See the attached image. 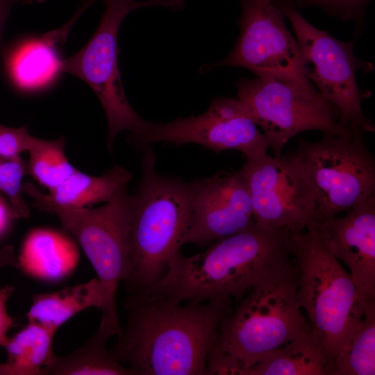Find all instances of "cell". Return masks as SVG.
I'll return each instance as SVG.
<instances>
[{
  "instance_id": "6da1fadb",
  "label": "cell",
  "mask_w": 375,
  "mask_h": 375,
  "mask_svg": "<svg viewBox=\"0 0 375 375\" xmlns=\"http://www.w3.org/2000/svg\"><path fill=\"white\" fill-rule=\"evenodd\" d=\"M124 329L110 350L136 375H206L207 358L233 299L177 302L153 289L128 293Z\"/></svg>"
},
{
  "instance_id": "7a4b0ae2",
  "label": "cell",
  "mask_w": 375,
  "mask_h": 375,
  "mask_svg": "<svg viewBox=\"0 0 375 375\" xmlns=\"http://www.w3.org/2000/svg\"><path fill=\"white\" fill-rule=\"evenodd\" d=\"M292 232L255 224L190 256L177 254L151 289L177 302L240 301L250 290L294 263Z\"/></svg>"
},
{
  "instance_id": "3957f363",
  "label": "cell",
  "mask_w": 375,
  "mask_h": 375,
  "mask_svg": "<svg viewBox=\"0 0 375 375\" xmlns=\"http://www.w3.org/2000/svg\"><path fill=\"white\" fill-rule=\"evenodd\" d=\"M142 177L130 222V268L123 281L128 293L153 288L166 274L190 222L188 182L157 173L151 146L144 149Z\"/></svg>"
},
{
  "instance_id": "277c9868",
  "label": "cell",
  "mask_w": 375,
  "mask_h": 375,
  "mask_svg": "<svg viewBox=\"0 0 375 375\" xmlns=\"http://www.w3.org/2000/svg\"><path fill=\"white\" fill-rule=\"evenodd\" d=\"M295 262L257 285L221 324L210 352L220 355L232 375L245 372L265 353L299 337L310 328L297 295Z\"/></svg>"
},
{
  "instance_id": "5b68a950",
  "label": "cell",
  "mask_w": 375,
  "mask_h": 375,
  "mask_svg": "<svg viewBox=\"0 0 375 375\" xmlns=\"http://www.w3.org/2000/svg\"><path fill=\"white\" fill-rule=\"evenodd\" d=\"M292 237L298 301L334 367L358 326L367 303L362 302L350 274L313 226L292 232Z\"/></svg>"
},
{
  "instance_id": "8992f818",
  "label": "cell",
  "mask_w": 375,
  "mask_h": 375,
  "mask_svg": "<svg viewBox=\"0 0 375 375\" xmlns=\"http://www.w3.org/2000/svg\"><path fill=\"white\" fill-rule=\"evenodd\" d=\"M22 189L33 199V206L56 215L81 246L106 294L97 331L108 338L118 336L122 328L116 296L119 283L129 272L133 195L126 192L98 208H72L53 203L31 183L22 184Z\"/></svg>"
},
{
  "instance_id": "52a82bcc",
  "label": "cell",
  "mask_w": 375,
  "mask_h": 375,
  "mask_svg": "<svg viewBox=\"0 0 375 375\" xmlns=\"http://www.w3.org/2000/svg\"><path fill=\"white\" fill-rule=\"evenodd\" d=\"M290 22L299 47L303 72L318 92L338 110L341 124L374 132L364 114L362 101L370 96L356 82V72H372V62L353 53L354 42L340 41L310 24L291 0H273Z\"/></svg>"
},
{
  "instance_id": "ba28073f",
  "label": "cell",
  "mask_w": 375,
  "mask_h": 375,
  "mask_svg": "<svg viewBox=\"0 0 375 375\" xmlns=\"http://www.w3.org/2000/svg\"><path fill=\"white\" fill-rule=\"evenodd\" d=\"M103 1L104 12L95 33L81 49L62 60V73L78 77L97 96L107 118V144L109 151H112L118 133L128 131L133 144L149 122L133 110L123 88L117 64L119 28L124 18L134 10L165 3L162 0Z\"/></svg>"
},
{
  "instance_id": "9c48e42d",
  "label": "cell",
  "mask_w": 375,
  "mask_h": 375,
  "mask_svg": "<svg viewBox=\"0 0 375 375\" xmlns=\"http://www.w3.org/2000/svg\"><path fill=\"white\" fill-rule=\"evenodd\" d=\"M356 127L342 135L324 133L315 142L303 139L294 151L318 199L315 222L347 211L375 195V159Z\"/></svg>"
},
{
  "instance_id": "30bf717a",
  "label": "cell",
  "mask_w": 375,
  "mask_h": 375,
  "mask_svg": "<svg viewBox=\"0 0 375 375\" xmlns=\"http://www.w3.org/2000/svg\"><path fill=\"white\" fill-rule=\"evenodd\" d=\"M240 33L228 55L203 65L206 73L218 67H243L257 77L283 81L311 97L321 95L303 72L297 40L288 31L285 15L271 0H241Z\"/></svg>"
},
{
  "instance_id": "8fae6325",
  "label": "cell",
  "mask_w": 375,
  "mask_h": 375,
  "mask_svg": "<svg viewBox=\"0 0 375 375\" xmlns=\"http://www.w3.org/2000/svg\"><path fill=\"white\" fill-rule=\"evenodd\" d=\"M235 85L238 99L262 130L275 158H280L286 143L300 133L319 131L342 135L350 129L341 124L338 110L322 94L308 97L269 77L242 78Z\"/></svg>"
},
{
  "instance_id": "7c38bea8",
  "label": "cell",
  "mask_w": 375,
  "mask_h": 375,
  "mask_svg": "<svg viewBox=\"0 0 375 375\" xmlns=\"http://www.w3.org/2000/svg\"><path fill=\"white\" fill-rule=\"evenodd\" d=\"M239 172L249 189L256 224L294 232L315 223L317 196L294 151L247 160Z\"/></svg>"
},
{
  "instance_id": "4fadbf2b",
  "label": "cell",
  "mask_w": 375,
  "mask_h": 375,
  "mask_svg": "<svg viewBox=\"0 0 375 375\" xmlns=\"http://www.w3.org/2000/svg\"><path fill=\"white\" fill-rule=\"evenodd\" d=\"M164 142L179 146L196 144L215 152L236 150L246 160L267 154L269 142L258 128L247 106L238 98L211 100L203 113L167 123L151 122L134 142L138 149Z\"/></svg>"
},
{
  "instance_id": "5bb4252c",
  "label": "cell",
  "mask_w": 375,
  "mask_h": 375,
  "mask_svg": "<svg viewBox=\"0 0 375 375\" xmlns=\"http://www.w3.org/2000/svg\"><path fill=\"white\" fill-rule=\"evenodd\" d=\"M189 226L183 244L204 247L253 227L247 185L239 171L188 182Z\"/></svg>"
},
{
  "instance_id": "9a60e30c",
  "label": "cell",
  "mask_w": 375,
  "mask_h": 375,
  "mask_svg": "<svg viewBox=\"0 0 375 375\" xmlns=\"http://www.w3.org/2000/svg\"><path fill=\"white\" fill-rule=\"evenodd\" d=\"M342 217L315 222L329 251L345 263L363 303L375 301V195Z\"/></svg>"
},
{
  "instance_id": "2e32d148",
  "label": "cell",
  "mask_w": 375,
  "mask_h": 375,
  "mask_svg": "<svg viewBox=\"0 0 375 375\" xmlns=\"http://www.w3.org/2000/svg\"><path fill=\"white\" fill-rule=\"evenodd\" d=\"M17 260L18 268L26 275L54 283L74 272L79 253L66 235L49 228H35L24 239Z\"/></svg>"
},
{
  "instance_id": "e0dca14e",
  "label": "cell",
  "mask_w": 375,
  "mask_h": 375,
  "mask_svg": "<svg viewBox=\"0 0 375 375\" xmlns=\"http://www.w3.org/2000/svg\"><path fill=\"white\" fill-rule=\"evenodd\" d=\"M333 362L310 328L265 353L244 375H333Z\"/></svg>"
},
{
  "instance_id": "ac0fdd59",
  "label": "cell",
  "mask_w": 375,
  "mask_h": 375,
  "mask_svg": "<svg viewBox=\"0 0 375 375\" xmlns=\"http://www.w3.org/2000/svg\"><path fill=\"white\" fill-rule=\"evenodd\" d=\"M106 290L97 278L50 292L32 296V305L26 316L55 331L77 313L91 307L104 310Z\"/></svg>"
},
{
  "instance_id": "d6986e66",
  "label": "cell",
  "mask_w": 375,
  "mask_h": 375,
  "mask_svg": "<svg viewBox=\"0 0 375 375\" xmlns=\"http://www.w3.org/2000/svg\"><path fill=\"white\" fill-rule=\"evenodd\" d=\"M60 42L54 31H51L41 38L24 42L16 49L9 60L8 69L19 89H41L62 73V60L56 49Z\"/></svg>"
},
{
  "instance_id": "ffe728a7",
  "label": "cell",
  "mask_w": 375,
  "mask_h": 375,
  "mask_svg": "<svg viewBox=\"0 0 375 375\" xmlns=\"http://www.w3.org/2000/svg\"><path fill=\"white\" fill-rule=\"evenodd\" d=\"M132 174L115 165L104 174L94 176L76 169L69 177L45 197L53 203L65 207L86 208L109 202L127 192Z\"/></svg>"
},
{
  "instance_id": "44dd1931",
  "label": "cell",
  "mask_w": 375,
  "mask_h": 375,
  "mask_svg": "<svg viewBox=\"0 0 375 375\" xmlns=\"http://www.w3.org/2000/svg\"><path fill=\"white\" fill-rule=\"evenodd\" d=\"M56 331L36 322L17 332L5 345L7 365L12 375H44L52 363L53 338Z\"/></svg>"
},
{
  "instance_id": "7402d4cb",
  "label": "cell",
  "mask_w": 375,
  "mask_h": 375,
  "mask_svg": "<svg viewBox=\"0 0 375 375\" xmlns=\"http://www.w3.org/2000/svg\"><path fill=\"white\" fill-rule=\"evenodd\" d=\"M108 339L97 331L88 342L65 356H55L44 375H136L120 364L106 348Z\"/></svg>"
},
{
  "instance_id": "603a6c76",
  "label": "cell",
  "mask_w": 375,
  "mask_h": 375,
  "mask_svg": "<svg viewBox=\"0 0 375 375\" xmlns=\"http://www.w3.org/2000/svg\"><path fill=\"white\" fill-rule=\"evenodd\" d=\"M374 374L375 301H372L366 303L346 349L335 359L333 375Z\"/></svg>"
},
{
  "instance_id": "cb8c5ba5",
  "label": "cell",
  "mask_w": 375,
  "mask_h": 375,
  "mask_svg": "<svg viewBox=\"0 0 375 375\" xmlns=\"http://www.w3.org/2000/svg\"><path fill=\"white\" fill-rule=\"evenodd\" d=\"M65 144L62 137L47 140L32 136L27 149L29 160L26 175L31 176L49 190L61 184L76 171L65 156Z\"/></svg>"
},
{
  "instance_id": "d4e9b609",
  "label": "cell",
  "mask_w": 375,
  "mask_h": 375,
  "mask_svg": "<svg viewBox=\"0 0 375 375\" xmlns=\"http://www.w3.org/2000/svg\"><path fill=\"white\" fill-rule=\"evenodd\" d=\"M26 166L19 156L9 159L0 158V192L8 197L15 219L29 215V209L22 196V179L26 175Z\"/></svg>"
},
{
  "instance_id": "484cf974",
  "label": "cell",
  "mask_w": 375,
  "mask_h": 375,
  "mask_svg": "<svg viewBox=\"0 0 375 375\" xmlns=\"http://www.w3.org/2000/svg\"><path fill=\"white\" fill-rule=\"evenodd\" d=\"M297 9L308 6L322 8L328 15L356 24V33L364 26L366 8L372 0H291Z\"/></svg>"
},
{
  "instance_id": "4316f807",
  "label": "cell",
  "mask_w": 375,
  "mask_h": 375,
  "mask_svg": "<svg viewBox=\"0 0 375 375\" xmlns=\"http://www.w3.org/2000/svg\"><path fill=\"white\" fill-rule=\"evenodd\" d=\"M32 135L26 126L13 128L0 124V158H13L27 151Z\"/></svg>"
},
{
  "instance_id": "83f0119b",
  "label": "cell",
  "mask_w": 375,
  "mask_h": 375,
  "mask_svg": "<svg viewBox=\"0 0 375 375\" xmlns=\"http://www.w3.org/2000/svg\"><path fill=\"white\" fill-rule=\"evenodd\" d=\"M14 290L12 285L0 288V347H5L8 340V331L15 326L14 319L9 315L6 309V303Z\"/></svg>"
},
{
  "instance_id": "f1b7e54d",
  "label": "cell",
  "mask_w": 375,
  "mask_h": 375,
  "mask_svg": "<svg viewBox=\"0 0 375 375\" xmlns=\"http://www.w3.org/2000/svg\"><path fill=\"white\" fill-rule=\"evenodd\" d=\"M46 0H0V43L6 22L12 8L17 3H44Z\"/></svg>"
},
{
  "instance_id": "f546056e",
  "label": "cell",
  "mask_w": 375,
  "mask_h": 375,
  "mask_svg": "<svg viewBox=\"0 0 375 375\" xmlns=\"http://www.w3.org/2000/svg\"><path fill=\"white\" fill-rule=\"evenodd\" d=\"M4 267L18 268L17 256L14 247L11 245L0 247V269Z\"/></svg>"
},
{
  "instance_id": "4dcf8cb0",
  "label": "cell",
  "mask_w": 375,
  "mask_h": 375,
  "mask_svg": "<svg viewBox=\"0 0 375 375\" xmlns=\"http://www.w3.org/2000/svg\"><path fill=\"white\" fill-rule=\"evenodd\" d=\"M14 219L10 206H6L0 199V239L6 233Z\"/></svg>"
},
{
  "instance_id": "1f68e13d",
  "label": "cell",
  "mask_w": 375,
  "mask_h": 375,
  "mask_svg": "<svg viewBox=\"0 0 375 375\" xmlns=\"http://www.w3.org/2000/svg\"><path fill=\"white\" fill-rule=\"evenodd\" d=\"M97 0H87L83 3L81 6V8L85 11L93 3ZM163 1L167 7H169L173 11H178L183 9L185 4L184 0H162Z\"/></svg>"
},
{
  "instance_id": "d6a6232c",
  "label": "cell",
  "mask_w": 375,
  "mask_h": 375,
  "mask_svg": "<svg viewBox=\"0 0 375 375\" xmlns=\"http://www.w3.org/2000/svg\"><path fill=\"white\" fill-rule=\"evenodd\" d=\"M0 375H12L7 363H0Z\"/></svg>"
},
{
  "instance_id": "836d02e7",
  "label": "cell",
  "mask_w": 375,
  "mask_h": 375,
  "mask_svg": "<svg viewBox=\"0 0 375 375\" xmlns=\"http://www.w3.org/2000/svg\"><path fill=\"white\" fill-rule=\"evenodd\" d=\"M271 1H273V0H271Z\"/></svg>"
}]
</instances>
